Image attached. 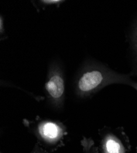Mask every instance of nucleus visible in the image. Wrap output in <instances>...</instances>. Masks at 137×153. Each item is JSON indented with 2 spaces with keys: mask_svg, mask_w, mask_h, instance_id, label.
Returning <instances> with one entry per match:
<instances>
[{
  "mask_svg": "<svg viewBox=\"0 0 137 153\" xmlns=\"http://www.w3.org/2000/svg\"><path fill=\"white\" fill-rule=\"evenodd\" d=\"M102 74L99 71L86 72L79 80L78 88L82 92H89L96 88L102 83Z\"/></svg>",
  "mask_w": 137,
  "mask_h": 153,
  "instance_id": "1",
  "label": "nucleus"
},
{
  "mask_svg": "<svg viewBox=\"0 0 137 153\" xmlns=\"http://www.w3.org/2000/svg\"><path fill=\"white\" fill-rule=\"evenodd\" d=\"M31 153H48V152L44 149L41 148L38 145H36L34 148L33 149Z\"/></svg>",
  "mask_w": 137,
  "mask_h": 153,
  "instance_id": "5",
  "label": "nucleus"
},
{
  "mask_svg": "<svg viewBox=\"0 0 137 153\" xmlns=\"http://www.w3.org/2000/svg\"><path fill=\"white\" fill-rule=\"evenodd\" d=\"M61 1H57V0H56V1H44L43 2L44 3H57L58 2H60Z\"/></svg>",
  "mask_w": 137,
  "mask_h": 153,
  "instance_id": "6",
  "label": "nucleus"
},
{
  "mask_svg": "<svg viewBox=\"0 0 137 153\" xmlns=\"http://www.w3.org/2000/svg\"><path fill=\"white\" fill-rule=\"evenodd\" d=\"M104 153H125L126 149H124L122 144L115 138L109 137L107 138L103 145Z\"/></svg>",
  "mask_w": 137,
  "mask_h": 153,
  "instance_id": "4",
  "label": "nucleus"
},
{
  "mask_svg": "<svg viewBox=\"0 0 137 153\" xmlns=\"http://www.w3.org/2000/svg\"><path fill=\"white\" fill-rule=\"evenodd\" d=\"M60 127L53 123H47L42 124L39 128V132L42 137L49 142H53L61 135Z\"/></svg>",
  "mask_w": 137,
  "mask_h": 153,
  "instance_id": "3",
  "label": "nucleus"
},
{
  "mask_svg": "<svg viewBox=\"0 0 137 153\" xmlns=\"http://www.w3.org/2000/svg\"><path fill=\"white\" fill-rule=\"evenodd\" d=\"M46 89L54 99H58L64 93V82L59 75H54L46 84Z\"/></svg>",
  "mask_w": 137,
  "mask_h": 153,
  "instance_id": "2",
  "label": "nucleus"
}]
</instances>
